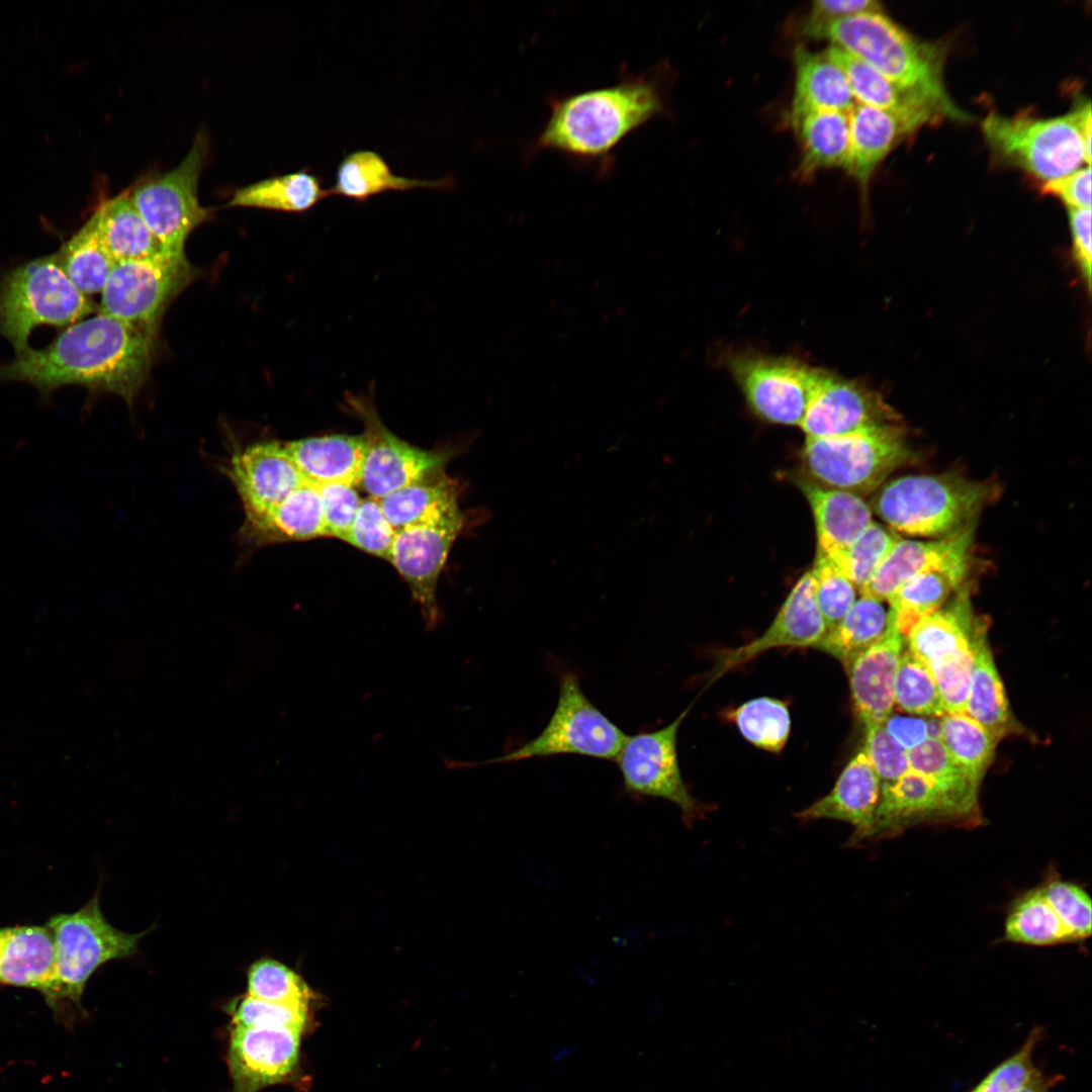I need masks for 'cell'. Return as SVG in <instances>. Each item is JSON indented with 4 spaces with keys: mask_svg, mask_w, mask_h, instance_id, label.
Returning a JSON list of instances; mask_svg holds the SVG:
<instances>
[{
    "mask_svg": "<svg viewBox=\"0 0 1092 1092\" xmlns=\"http://www.w3.org/2000/svg\"><path fill=\"white\" fill-rule=\"evenodd\" d=\"M459 510L439 521L396 531L388 561L407 583L420 606L427 631L443 620L437 602V585L453 543L464 528Z\"/></svg>",
    "mask_w": 1092,
    "mask_h": 1092,
    "instance_id": "obj_15",
    "label": "cell"
},
{
    "mask_svg": "<svg viewBox=\"0 0 1092 1092\" xmlns=\"http://www.w3.org/2000/svg\"><path fill=\"white\" fill-rule=\"evenodd\" d=\"M971 526L935 541L900 537L869 582L859 589L861 596L889 602L906 581L929 571L945 572L961 584L967 573L973 543Z\"/></svg>",
    "mask_w": 1092,
    "mask_h": 1092,
    "instance_id": "obj_17",
    "label": "cell"
},
{
    "mask_svg": "<svg viewBox=\"0 0 1092 1092\" xmlns=\"http://www.w3.org/2000/svg\"><path fill=\"white\" fill-rule=\"evenodd\" d=\"M795 67L791 121L815 111L848 112L855 104L843 72L824 53L799 47L795 52Z\"/></svg>",
    "mask_w": 1092,
    "mask_h": 1092,
    "instance_id": "obj_29",
    "label": "cell"
},
{
    "mask_svg": "<svg viewBox=\"0 0 1092 1092\" xmlns=\"http://www.w3.org/2000/svg\"><path fill=\"white\" fill-rule=\"evenodd\" d=\"M817 531V553L835 557L873 523L869 506L855 493L801 480Z\"/></svg>",
    "mask_w": 1092,
    "mask_h": 1092,
    "instance_id": "obj_25",
    "label": "cell"
},
{
    "mask_svg": "<svg viewBox=\"0 0 1092 1092\" xmlns=\"http://www.w3.org/2000/svg\"><path fill=\"white\" fill-rule=\"evenodd\" d=\"M1040 1036V1028H1033L1022 1045L990 1071L970 1092H1016L1042 1075L1033 1062V1052Z\"/></svg>",
    "mask_w": 1092,
    "mask_h": 1092,
    "instance_id": "obj_50",
    "label": "cell"
},
{
    "mask_svg": "<svg viewBox=\"0 0 1092 1092\" xmlns=\"http://www.w3.org/2000/svg\"><path fill=\"white\" fill-rule=\"evenodd\" d=\"M811 570L816 582V602L829 631L856 601L855 586L831 559L820 553H817Z\"/></svg>",
    "mask_w": 1092,
    "mask_h": 1092,
    "instance_id": "obj_47",
    "label": "cell"
},
{
    "mask_svg": "<svg viewBox=\"0 0 1092 1092\" xmlns=\"http://www.w3.org/2000/svg\"><path fill=\"white\" fill-rule=\"evenodd\" d=\"M883 725L888 733L908 751L928 739L924 717L891 713Z\"/></svg>",
    "mask_w": 1092,
    "mask_h": 1092,
    "instance_id": "obj_58",
    "label": "cell"
},
{
    "mask_svg": "<svg viewBox=\"0 0 1092 1092\" xmlns=\"http://www.w3.org/2000/svg\"><path fill=\"white\" fill-rule=\"evenodd\" d=\"M55 943L46 926H14L0 929V983L37 989L52 979Z\"/></svg>",
    "mask_w": 1092,
    "mask_h": 1092,
    "instance_id": "obj_27",
    "label": "cell"
},
{
    "mask_svg": "<svg viewBox=\"0 0 1092 1092\" xmlns=\"http://www.w3.org/2000/svg\"><path fill=\"white\" fill-rule=\"evenodd\" d=\"M905 643L888 613L882 638L845 668L854 710L866 728L883 724L892 713L895 677Z\"/></svg>",
    "mask_w": 1092,
    "mask_h": 1092,
    "instance_id": "obj_21",
    "label": "cell"
},
{
    "mask_svg": "<svg viewBox=\"0 0 1092 1092\" xmlns=\"http://www.w3.org/2000/svg\"><path fill=\"white\" fill-rule=\"evenodd\" d=\"M899 538L895 532L873 522L855 541L829 559L860 589Z\"/></svg>",
    "mask_w": 1092,
    "mask_h": 1092,
    "instance_id": "obj_45",
    "label": "cell"
},
{
    "mask_svg": "<svg viewBox=\"0 0 1092 1092\" xmlns=\"http://www.w3.org/2000/svg\"><path fill=\"white\" fill-rule=\"evenodd\" d=\"M927 736L928 739L940 740L941 737V717H928L926 718Z\"/></svg>",
    "mask_w": 1092,
    "mask_h": 1092,
    "instance_id": "obj_59",
    "label": "cell"
},
{
    "mask_svg": "<svg viewBox=\"0 0 1092 1092\" xmlns=\"http://www.w3.org/2000/svg\"><path fill=\"white\" fill-rule=\"evenodd\" d=\"M887 626L888 612L882 602L861 596L814 647L837 658L846 668L857 655L882 638Z\"/></svg>",
    "mask_w": 1092,
    "mask_h": 1092,
    "instance_id": "obj_38",
    "label": "cell"
},
{
    "mask_svg": "<svg viewBox=\"0 0 1092 1092\" xmlns=\"http://www.w3.org/2000/svg\"><path fill=\"white\" fill-rule=\"evenodd\" d=\"M396 531L385 517L379 499L361 500L347 543L376 557L388 560Z\"/></svg>",
    "mask_w": 1092,
    "mask_h": 1092,
    "instance_id": "obj_51",
    "label": "cell"
},
{
    "mask_svg": "<svg viewBox=\"0 0 1092 1092\" xmlns=\"http://www.w3.org/2000/svg\"><path fill=\"white\" fill-rule=\"evenodd\" d=\"M881 792V783L861 749L846 764L833 789L796 814L802 821L834 819L855 827L846 842L854 847L864 843L872 828Z\"/></svg>",
    "mask_w": 1092,
    "mask_h": 1092,
    "instance_id": "obj_22",
    "label": "cell"
},
{
    "mask_svg": "<svg viewBox=\"0 0 1092 1092\" xmlns=\"http://www.w3.org/2000/svg\"><path fill=\"white\" fill-rule=\"evenodd\" d=\"M979 624L962 593L947 608L923 617L912 628L906 638L908 649L928 666L936 664L970 649Z\"/></svg>",
    "mask_w": 1092,
    "mask_h": 1092,
    "instance_id": "obj_30",
    "label": "cell"
},
{
    "mask_svg": "<svg viewBox=\"0 0 1092 1092\" xmlns=\"http://www.w3.org/2000/svg\"><path fill=\"white\" fill-rule=\"evenodd\" d=\"M909 769L929 778L950 808L958 825H978L979 786L953 761L940 740L927 739L908 751Z\"/></svg>",
    "mask_w": 1092,
    "mask_h": 1092,
    "instance_id": "obj_33",
    "label": "cell"
},
{
    "mask_svg": "<svg viewBox=\"0 0 1092 1092\" xmlns=\"http://www.w3.org/2000/svg\"><path fill=\"white\" fill-rule=\"evenodd\" d=\"M1042 192L1059 197L1068 208H1091V168L1075 171L1042 184Z\"/></svg>",
    "mask_w": 1092,
    "mask_h": 1092,
    "instance_id": "obj_55",
    "label": "cell"
},
{
    "mask_svg": "<svg viewBox=\"0 0 1092 1092\" xmlns=\"http://www.w3.org/2000/svg\"><path fill=\"white\" fill-rule=\"evenodd\" d=\"M249 996L276 1003H306L311 992L291 969L272 959L252 964L247 973Z\"/></svg>",
    "mask_w": 1092,
    "mask_h": 1092,
    "instance_id": "obj_46",
    "label": "cell"
},
{
    "mask_svg": "<svg viewBox=\"0 0 1092 1092\" xmlns=\"http://www.w3.org/2000/svg\"><path fill=\"white\" fill-rule=\"evenodd\" d=\"M195 277L185 254L117 262L101 291L98 312L157 334L171 301Z\"/></svg>",
    "mask_w": 1092,
    "mask_h": 1092,
    "instance_id": "obj_11",
    "label": "cell"
},
{
    "mask_svg": "<svg viewBox=\"0 0 1092 1092\" xmlns=\"http://www.w3.org/2000/svg\"><path fill=\"white\" fill-rule=\"evenodd\" d=\"M862 750L879 777L881 786L896 782L909 770L908 750L888 733L883 724L866 728Z\"/></svg>",
    "mask_w": 1092,
    "mask_h": 1092,
    "instance_id": "obj_54",
    "label": "cell"
},
{
    "mask_svg": "<svg viewBox=\"0 0 1092 1092\" xmlns=\"http://www.w3.org/2000/svg\"><path fill=\"white\" fill-rule=\"evenodd\" d=\"M329 195V189L323 188L317 176L301 169L237 189L228 206L304 212Z\"/></svg>",
    "mask_w": 1092,
    "mask_h": 1092,
    "instance_id": "obj_37",
    "label": "cell"
},
{
    "mask_svg": "<svg viewBox=\"0 0 1092 1092\" xmlns=\"http://www.w3.org/2000/svg\"><path fill=\"white\" fill-rule=\"evenodd\" d=\"M894 703L902 711L924 718L946 714L930 668L909 649L900 657Z\"/></svg>",
    "mask_w": 1092,
    "mask_h": 1092,
    "instance_id": "obj_44",
    "label": "cell"
},
{
    "mask_svg": "<svg viewBox=\"0 0 1092 1092\" xmlns=\"http://www.w3.org/2000/svg\"><path fill=\"white\" fill-rule=\"evenodd\" d=\"M959 585L945 572L929 571L912 577L896 592L888 602V613L905 640L912 628L923 617L940 609Z\"/></svg>",
    "mask_w": 1092,
    "mask_h": 1092,
    "instance_id": "obj_41",
    "label": "cell"
},
{
    "mask_svg": "<svg viewBox=\"0 0 1092 1092\" xmlns=\"http://www.w3.org/2000/svg\"><path fill=\"white\" fill-rule=\"evenodd\" d=\"M863 60L902 90L927 102L940 117L969 120L944 85L946 46L920 39L882 11L862 12L807 28Z\"/></svg>",
    "mask_w": 1092,
    "mask_h": 1092,
    "instance_id": "obj_3",
    "label": "cell"
},
{
    "mask_svg": "<svg viewBox=\"0 0 1092 1092\" xmlns=\"http://www.w3.org/2000/svg\"><path fill=\"white\" fill-rule=\"evenodd\" d=\"M453 184L450 176L427 180L395 175L380 154L365 149L354 151L341 160L329 193L362 203L387 191L451 189Z\"/></svg>",
    "mask_w": 1092,
    "mask_h": 1092,
    "instance_id": "obj_28",
    "label": "cell"
},
{
    "mask_svg": "<svg viewBox=\"0 0 1092 1092\" xmlns=\"http://www.w3.org/2000/svg\"><path fill=\"white\" fill-rule=\"evenodd\" d=\"M55 257L70 281L86 296L101 293L115 265L91 217L62 245Z\"/></svg>",
    "mask_w": 1092,
    "mask_h": 1092,
    "instance_id": "obj_39",
    "label": "cell"
},
{
    "mask_svg": "<svg viewBox=\"0 0 1092 1092\" xmlns=\"http://www.w3.org/2000/svg\"><path fill=\"white\" fill-rule=\"evenodd\" d=\"M313 484L321 498L328 536L347 542L362 500L355 486L346 483Z\"/></svg>",
    "mask_w": 1092,
    "mask_h": 1092,
    "instance_id": "obj_53",
    "label": "cell"
},
{
    "mask_svg": "<svg viewBox=\"0 0 1092 1092\" xmlns=\"http://www.w3.org/2000/svg\"><path fill=\"white\" fill-rule=\"evenodd\" d=\"M627 736L588 700L576 674L568 671L560 676L557 703L542 731L519 748L487 762L562 754L613 760Z\"/></svg>",
    "mask_w": 1092,
    "mask_h": 1092,
    "instance_id": "obj_10",
    "label": "cell"
},
{
    "mask_svg": "<svg viewBox=\"0 0 1092 1092\" xmlns=\"http://www.w3.org/2000/svg\"><path fill=\"white\" fill-rule=\"evenodd\" d=\"M1039 889L1058 914L1072 941L1083 940L1091 935V898L1082 887L1068 881L1051 880Z\"/></svg>",
    "mask_w": 1092,
    "mask_h": 1092,
    "instance_id": "obj_48",
    "label": "cell"
},
{
    "mask_svg": "<svg viewBox=\"0 0 1092 1092\" xmlns=\"http://www.w3.org/2000/svg\"><path fill=\"white\" fill-rule=\"evenodd\" d=\"M308 1004L276 1003L245 994L230 1004L233 1026H283L301 1030L307 1020Z\"/></svg>",
    "mask_w": 1092,
    "mask_h": 1092,
    "instance_id": "obj_49",
    "label": "cell"
},
{
    "mask_svg": "<svg viewBox=\"0 0 1092 1092\" xmlns=\"http://www.w3.org/2000/svg\"><path fill=\"white\" fill-rule=\"evenodd\" d=\"M973 665L972 648L928 666L946 713H966Z\"/></svg>",
    "mask_w": 1092,
    "mask_h": 1092,
    "instance_id": "obj_52",
    "label": "cell"
},
{
    "mask_svg": "<svg viewBox=\"0 0 1092 1092\" xmlns=\"http://www.w3.org/2000/svg\"><path fill=\"white\" fill-rule=\"evenodd\" d=\"M96 232L115 263L147 258L162 252L128 191L104 200L90 216Z\"/></svg>",
    "mask_w": 1092,
    "mask_h": 1092,
    "instance_id": "obj_34",
    "label": "cell"
},
{
    "mask_svg": "<svg viewBox=\"0 0 1092 1092\" xmlns=\"http://www.w3.org/2000/svg\"><path fill=\"white\" fill-rule=\"evenodd\" d=\"M99 892L74 913L60 914L47 923L54 936L55 966L51 981L41 991L48 1004L80 1005L88 979L103 964L131 956L148 931L126 933L103 916Z\"/></svg>",
    "mask_w": 1092,
    "mask_h": 1092,
    "instance_id": "obj_7",
    "label": "cell"
},
{
    "mask_svg": "<svg viewBox=\"0 0 1092 1092\" xmlns=\"http://www.w3.org/2000/svg\"><path fill=\"white\" fill-rule=\"evenodd\" d=\"M689 710L658 730L628 735L615 760L626 793L660 798L675 804L682 813L686 825L691 826L704 818L710 807L691 795L679 768L677 732Z\"/></svg>",
    "mask_w": 1092,
    "mask_h": 1092,
    "instance_id": "obj_13",
    "label": "cell"
},
{
    "mask_svg": "<svg viewBox=\"0 0 1092 1092\" xmlns=\"http://www.w3.org/2000/svg\"><path fill=\"white\" fill-rule=\"evenodd\" d=\"M849 150L844 169L857 182L862 196L880 163L905 135L931 120L899 114L855 102L848 111Z\"/></svg>",
    "mask_w": 1092,
    "mask_h": 1092,
    "instance_id": "obj_23",
    "label": "cell"
},
{
    "mask_svg": "<svg viewBox=\"0 0 1092 1092\" xmlns=\"http://www.w3.org/2000/svg\"><path fill=\"white\" fill-rule=\"evenodd\" d=\"M1005 938L1034 946L1071 942V936L1039 888L1020 897L1005 923Z\"/></svg>",
    "mask_w": 1092,
    "mask_h": 1092,
    "instance_id": "obj_42",
    "label": "cell"
},
{
    "mask_svg": "<svg viewBox=\"0 0 1092 1092\" xmlns=\"http://www.w3.org/2000/svg\"><path fill=\"white\" fill-rule=\"evenodd\" d=\"M1091 117L1089 99L1055 117L1036 118L989 113L982 121L984 136L1002 161L1043 181L1063 177L1083 163L1090 166L1083 125Z\"/></svg>",
    "mask_w": 1092,
    "mask_h": 1092,
    "instance_id": "obj_5",
    "label": "cell"
},
{
    "mask_svg": "<svg viewBox=\"0 0 1092 1092\" xmlns=\"http://www.w3.org/2000/svg\"><path fill=\"white\" fill-rule=\"evenodd\" d=\"M900 422L828 438H807L803 458L809 473L827 487L849 492L875 489L895 469L912 461Z\"/></svg>",
    "mask_w": 1092,
    "mask_h": 1092,
    "instance_id": "obj_8",
    "label": "cell"
},
{
    "mask_svg": "<svg viewBox=\"0 0 1092 1092\" xmlns=\"http://www.w3.org/2000/svg\"><path fill=\"white\" fill-rule=\"evenodd\" d=\"M284 445L308 482L359 485L364 452L362 434L309 437Z\"/></svg>",
    "mask_w": 1092,
    "mask_h": 1092,
    "instance_id": "obj_26",
    "label": "cell"
},
{
    "mask_svg": "<svg viewBox=\"0 0 1092 1092\" xmlns=\"http://www.w3.org/2000/svg\"><path fill=\"white\" fill-rule=\"evenodd\" d=\"M727 719L737 726L748 742L771 752H779L785 747L791 732L787 704L770 697H759L741 704L728 711Z\"/></svg>",
    "mask_w": 1092,
    "mask_h": 1092,
    "instance_id": "obj_43",
    "label": "cell"
},
{
    "mask_svg": "<svg viewBox=\"0 0 1092 1092\" xmlns=\"http://www.w3.org/2000/svg\"><path fill=\"white\" fill-rule=\"evenodd\" d=\"M871 11H881V4L873 0L815 1L805 29L849 15Z\"/></svg>",
    "mask_w": 1092,
    "mask_h": 1092,
    "instance_id": "obj_57",
    "label": "cell"
},
{
    "mask_svg": "<svg viewBox=\"0 0 1092 1092\" xmlns=\"http://www.w3.org/2000/svg\"><path fill=\"white\" fill-rule=\"evenodd\" d=\"M940 741L960 768L980 786L997 740L966 713H946L941 717Z\"/></svg>",
    "mask_w": 1092,
    "mask_h": 1092,
    "instance_id": "obj_40",
    "label": "cell"
},
{
    "mask_svg": "<svg viewBox=\"0 0 1092 1092\" xmlns=\"http://www.w3.org/2000/svg\"><path fill=\"white\" fill-rule=\"evenodd\" d=\"M824 55L843 72L855 102L931 121L940 117L927 102L902 90L858 57L833 44Z\"/></svg>",
    "mask_w": 1092,
    "mask_h": 1092,
    "instance_id": "obj_32",
    "label": "cell"
},
{
    "mask_svg": "<svg viewBox=\"0 0 1092 1092\" xmlns=\"http://www.w3.org/2000/svg\"><path fill=\"white\" fill-rule=\"evenodd\" d=\"M1016 1092H1049V1085L1043 1075H1040Z\"/></svg>",
    "mask_w": 1092,
    "mask_h": 1092,
    "instance_id": "obj_60",
    "label": "cell"
},
{
    "mask_svg": "<svg viewBox=\"0 0 1092 1092\" xmlns=\"http://www.w3.org/2000/svg\"><path fill=\"white\" fill-rule=\"evenodd\" d=\"M989 495L988 484L953 473L906 475L883 486L874 508L896 534L942 538L970 525Z\"/></svg>",
    "mask_w": 1092,
    "mask_h": 1092,
    "instance_id": "obj_4",
    "label": "cell"
},
{
    "mask_svg": "<svg viewBox=\"0 0 1092 1092\" xmlns=\"http://www.w3.org/2000/svg\"><path fill=\"white\" fill-rule=\"evenodd\" d=\"M663 73L659 67L638 74L622 67L613 85L551 95L548 118L527 144L525 161L557 152L600 178L609 177L620 144L665 112Z\"/></svg>",
    "mask_w": 1092,
    "mask_h": 1092,
    "instance_id": "obj_1",
    "label": "cell"
},
{
    "mask_svg": "<svg viewBox=\"0 0 1092 1092\" xmlns=\"http://www.w3.org/2000/svg\"><path fill=\"white\" fill-rule=\"evenodd\" d=\"M301 1030L232 1026L228 1064L233 1092H258L289 1077L298 1061Z\"/></svg>",
    "mask_w": 1092,
    "mask_h": 1092,
    "instance_id": "obj_19",
    "label": "cell"
},
{
    "mask_svg": "<svg viewBox=\"0 0 1092 1092\" xmlns=\"http://www.w3.org/2000/svg\"><path fill=\"white\" fill-rule=\"evenodd\" d=\"M815 587L813 572L809 570L797 581L760 637L740 647L722 650L717 655L710 682L769 649L814 647L827 632L816 602Z\"/></svg>",
    "mask_w": 1092,
    "mask_h": 1092,
    "instance_id": "obj_20",
    "label": "cell"
},
{
    "mask_svg": "<svg viewBox=\"0 0 1092 1092\" xmlns=\"http://www.w3.org/2000/svg\"><path fill=\"white\" fill-rule=\"evenodd\" d=\"M94 310L70 281L55 254L28 261L0 280V336L19 353L38 326L65 327Z\"/></svg>",
    "mask_w": 1092,
    "mask_h": 1092,
    "instance_id": "obj_6",
    "label": "cell"
},
{
    "mask_svg": "<svg viewBox=\"0 0 1092 1092\" xmlns=\"http://www.w3.org/2000/svg\"><path fill=\"white\" fill-rule=\"evenodd\" d=\"M223 470L241 498L245 519L263 515L307 481L284 443L275 440L233 451Z\"/></svg>",
    "mask_w": 1092,
    "mask_h": 1092,
    "instance_id": "obj_18",
    "label": "cell"
},
{
    "mask_svg": "<svg viewBox=\"0 0 1092 1092\" xmlns=\"http://www.w3.org/2000/svg\"><path fill=\"white\" fill-rule=\"evenodd\" d=\"M973 665L966 714L997 741L1013 728L1008 701L981 624L971 638Z\"/></svg>",
    "mask_w": 1092,
    "mask_h": 1092,
    "instance_id": "obj_31",
    "label": "cell"
},
{
    "mask_svg": "<svg viewBox=\"0 0 1092 1092\" xmlns=\"http://www.w3.org/2000/svg\"><path fill=\"white\" fill-rule=\"evenodd\" d=\"M1073 254L1077 267L1090 290L1091 287V208H1068Z\"/></svg>",
    "mask_w": 1092,
    "mask_h": 1092,
    "instance_id": "obj_56",
    "label": "cell"
},
{
    "mask_svg": "<svg viewBox=\"0 0 1092 1092\" xmlns=\"http://www.w3.org/2000/svg\"><path fill=\"white\" fill-rule=\"evenodd\" d=\"M723 364L754 414L770 423L800 427L820 368L751 349L727 352Z\"/></svg>",
    "mask_w": 1092,
    "mask_h": 1092,
    "instance_id": "obj_12",
    "label": "cell"
},
{
    "mask_svg": "<svg viewBox=\"0 0 1092 1092\" xmlns=\"http://www.w3.org/2000/svg\"><path fill=\"white\" fill-rule=\"evenodd\" d=\"M156 335L98 312L71 325L47 347H28L0 363V381H23L44 394L82 385L131 404L149 375Z\"/></svg>",
    "mask_w": 1092,
    "mask_h": 1092,
    "instance_id": "obj_2",
    "label": "cell"
},
{
    "mask_svg": "<svg viewBox=\"0 0 1092 1092\" xmlns=\"http://www.w3.org/2000/svg\"><path fill=\"white\" fill-rule=\"evenodd\" d=\"M458 485L445 472L418 481L379 499L395 531L439 521L459 511Z\"/></svg>",
    "mask_w": 1092,
    "mask_h": 1092,
    "instance_id": "obj_35",
    "label": "cell"
},
{
    "mask_svg": "<svg viewBox=\"0 0 1092 1092\" xmlns=\"http://www.w3.org/2000/svg\"><path fill=\"white\" fill-rule=\"evenodd\" d=\"M895 422L898 414L877 391L820 368L800 427L807 438H828Z\"/></svg>",
    "mask_w": 1092,
    "mask_h": 1092,
    "instance_id": "obj_16",
    "label": "cell"
},
{
    "mask_svg": "<svg viewBox=\"0 0 1092 1092\" xmlns=\"http://www.w3.org/2000/svg\"><path fill=\"white\" fill-rule=\"evenodd\" d=\"M208 151L201 131L173 170L144 178L127 189L129 198L163 252L185 254L188 236L210 217L198 198V181Z\"/></svg>",
    "mask_w": 1092,
    "mask_h": 1092,
    "instance_id": "obj_9",
    "label": "cell"
},
{
    "mask_svg": "<svg viewBox=\"0 0 1092 1092\" xmlns=\"http://www.w3.org/2000/svg\"><path fill=\"white\" fill-rule=\"evenodd\" d=\"M328 536L316 486L306 481L261 516L245 519L241 540L252 547Z\"/></svg>",
    "mask_w": 1092,
    "mask_h": 1092,
    "instance_id": "obj_24",
    "label": "cell"
},
{
    "mask_svg": "<svg viewBox=\"0 0 1092 1092\" xmlns=\"http://www.w3.org/2000/svg\"><path fill=\"white\" fill-rule=\"evenodd\" d=\"M347 403L364 426L359 485L369 496L381 498L408 484L445 472L448 452L424 450L394 435L382 423L369 398L348 396Z\"/></svg>",
    "mask_w": 1092,
    "mask_h": 1092,
    "instance_id": "obj_14",
    "label": "cell"
},
{
    "mask_svg": "<svg viewBox=\"0 0 1092 1092\" xmlns=\"http://www.w3.org/2000/svg\"><path fill=\"white\" fill-rule=\"evenodd\" d=\"M802 147L803 178L820 169L844 167L849 150L848 112L823 110L791 121Z\"/></svg>",
    "mask_w": 1092,
    "mask_h": 1092,
    "instance_id": "obj_36",
    "label": "cell"
}]
</instances>
